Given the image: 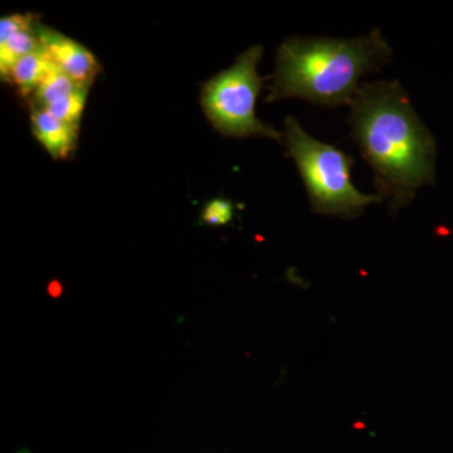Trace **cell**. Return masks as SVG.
<instances>
[{"mask_svg":"<svg viewBox=\"0 0 453 453\" xmlns=\"http://www.w3.org/2000/svg\"><path fill=\"white\" fill-rule=\"evenodd\" d=\"M350 107L353 138L395 214L434 184L436 142L398 81L363 83Z\"/></svg>","mask_w":453,"mask_h":453,"instance_id":"6da1fadb","label":"cell"},{"mask_svg":"<svg viewBox=\"0 0 453 453\" xmlns=\"http://www.w3.org/2000/svg\"><path fill=\"white\" fill-rule=\"evenodd\" d=\"M380 29L353 38H288L277 50L276 71L267 101L303 98L315 105H350L359 80L392 59Z\"/></svg>","mask_w":453,"mask_h":453,"instance_id":"7a4b0ae2","label":"cell"},{"mask_svg":"<svg viewBox=\"0 0 453 453\" xmlns=\"http://www.w3.org/2000/svg\"><path fill=\"white\" fill-rule=\"evenodd\" d=\"M283 138L315 213L354 219L372 203L383 202L378 195H363L351 183L354 159L350 155L318 142L292 116L286 118Z\"/></svg>","mask_w":453,"mask_h":453,"instance_id":"3957f363","label":"cell"},{"mask_svg":"<svg viewBox=\"0 0 453 453\" xmlns=\"http://www.w3.org/2000/svg\"><path fill=\"white\" fill-rule=\"evenodd\" d=\"M262 55L264 47H251L238 57L231 68L203 86V110L222 135L231 138L258 135L275 140L283 136L256 116V101L262 88L257 65Z\"/></svg>","mask_w":453,"mask_h":453,"instance_id":"277c9868","label":"cell"},{"mask_svg":"<svg viewBox=\"0 0 453 453\" xmlns=\"http://www.w3.org/2000/svg\"><path fill=\"white\" fill-rule=\"evenodd\" d=\"M37 33L42 47L65 76L80 88H88L94 83L101 65L86 47L40 23Z\"/></svg>","mask_w":453,"mask_h":453,"instance_id":"5b68a950","label":"cell"},{"mask_svg":"<svg viewBox=\"0 0 453 453\" xmlns=\"http://www.w3.org/2000/svg\"><path fill=\"white\" fill-rule=\"evenodd\" d=\"M31 121L33 135L53 159H65L73 153L79 138V125L58 120L41 109H32Z\"/></svg>","mask_w":453,"mask_h":453,"instance_id":"8992f818","label":"cell"},{"mask_svg":"<svg viewBox=\"0 0 453 453\" xmlns=\"http://www.w3.org/2000/svg\"><path fill=\"white\" fill-rule=\"evenodd\" d=\"M57 68L58 67L52 61L49 53L42 47L17 62L12 70L9 81L17 86L23 96H28V95L35 94V89L40 88L44 80Z\"/></svg>","mask_w":453,"mask_h":453,"instance_id":"52a82bcc","label":"cell"},{"mask_svg":"<svg viewBox=\"0 0 453 453\" xmlns=\"http://www.w3.org/2000/svg\"><path fill=\"white\" fill-rule=\"evenodd\" d=\"M37 22L14 32L0 41V74L3 81H9L12 70L19 59L42 49L37 33Z\"/></svg>","mask_w":453,"mask_h":453,"instance_id":"ba28073f","label":"cell"},{"mask_svg":"<svg viewBox=\"0 0 453 453\" xmlns=\"http://www.w3.org/2000/svg\"><path fill=\"white\" fill-rule=\"evenodd\" d=\"M79 88L80 86H77L70 77L65 76L59 68H57L44 80L40 88L35 89V95H33L32 109L46 110L57 101L70 96Z\"/></svg>","mask_w":453,"mask_h":453,"instance_id":"9c48e42d","label":"cell"},{"mask_svg":"<svg viewBox=\"0 0 453 453\" xmlns=\"http://www.w3.org/2000/svg\"><path fill=\"white\" fill-rule=\"evenodd\" d=\"M88 88H80L70 96L62 98L47 107L46 111L58 120L79 125L83 110H85L86 100H88Z\"/></svg>","mask_w":453,"mask_h":453,"instance_id":"30bf717a","label":"cell"},{"mask_svg":"<svg viewBox=\"0 0 453 453\" xmlns=\"http://www.w3.org/2000/svg\"><path fill=\"white\" fill-rule=\"evenodd\" d=\"M234 217V204L228 199L216 198L205 204L202 220L208 226H226Z\"/></svg>","mask_w":453,"mask_h":453,"instance_id":"8fae6325","label":"cell"},{"mask_svg":"<svg viewBox=\"0 0 453 453\" xmlns=\"http://www.w3.org/2000/svg\"><path fill=\"white\" fill-rule=\"evenodd\" d=\"M49 294L52 297H58L62 294V286L58 281H52L49 285Z\"/></svg>","mask_w":453,"mask_h":453,"instance_id":"7c38bea8","label":"cell"}]
</instances>
